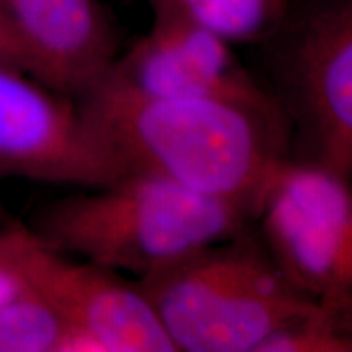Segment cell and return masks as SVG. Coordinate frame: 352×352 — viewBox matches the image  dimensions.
<instances>
[{
	"instance_id": "obj_14",
	"label": "cell",
	"mask_w": 352,
	"mask_h": 352,
	"mask_svg": "<svg viewBox=\"0 0 352 352\" xmlns=\"http://www.w3.org/2000/svg\"><path fill=\"white\" fill-rule=\"evenodd\" d=\"M0 64L12 65V67L25 70L30 74V64L26 59L25 52L21 51L19 41H16L13 33L8 28L2 12H0Z\"/></svg>"
},
{
	"instance_id": "obj_12",
	"label": "cell",
	"mask_w": 352,
	"mask_h": 352,
	"mask_svg": "<svg viewBox=\"0 0 352 352\" xmlns=\"http://www.w3.org/2000/svg\"><path fill=\"white\" fill-rule=\"evenodd\" d=\"M261 352H352V308L316 302L271 336Z\"/></svg>"
},
{
	"instance_id": "obj_3",
	"label": "cell",
	"mask_w": 352,
	"mask_h": 352,
	"mask_svg": "<svg viewBox=\"0 0 352 352\" xmlns=\"http://www.w3.org/2000/svg\"><path fill=\"white\" fill-rule=\"evenodd\" d=\"M176 352H261L315 305L248 230L135 279Z\"/></svg>"
},
{
	"instance_id": "obj_5",
	"label": "cell",
	"mask_w": 352,
	"mask_h": 352,
	"mask_svg": "<svg viewBox=\"0 0 352 352\" xmlns=\"http://www.w3.org/2000/svg\"><path fill=\"white\" fill-rule=\"evenodd\" d=\"M277 67L290 111L318 162L352 182V0H307L290 8Z\"/></svg>"
},
{
	"instance_id": "obj_6",
	"label": "cell",
	"mask_w": 352,
	"mask_h": 352,
	"mask_svg": "<svg viewBox=\"0 0 352 352\" xmlns=\"http://www.w3.org/2000/svg\"><path fill=\"white\" fill-rule=\"evenodd\" d=\"M126 173L77 100L0 64V175L91 189Z\"/></svg>"
},
{
	"instance_id": "obj_7",
	"label": "cell",
	"mask_w": 352,
	"mask_h": 352,
	"mask_svg": "<svg viewBox=\"0 0 352 352\" xmlns=\"http://www.w3.org/2000/svg\"><path fill=\"white\" fill-rule=\"evenodd\" d=\"M0 236L26 284L101 352H176L135 280L57 252L20 223Z\"/></svg>"
},
{
	"instance_id": "obj_15",
	"label": "cell",
	"mask_w": 352,
	"mask_h": 352,
	"mask_svg": "<svg viewBox=\"0 0 352 352\" xmlns=\"http://www.w3.org/2000/svg\"><path fill=\"white\" fill-rule=\"evenodd\" d=\"M2 214H3V210H2V204H0V217H2Z\"/></svg>"
},
{
	"instance_id": "obj_10",
	"label": "cell",
	"mask_w": 352,
	"mask_h": 352,
	"mask_svg": "<svg viewBox=\"0 0 352 352\" xmlns=\"http://www.w3.org/2000/svg\"><path fill=\"white\" fill-rule=\"evenodd\" d=\"M153 19L197 26L236 44L270 41L287 20L290 0H147Z\"/></svg>"
},
{
	"instance_id": "obj_2",
	"label": "cell",
	"mask_w": 352,
	"mask_h": 352,
	"mask_svg": "<svg viewBox=\"0 0 352 352\" xmlns=\"http://www.w3.org/2000/svg\"><path fill=\"white\" fill-rule=\"evenodd\" d=\"M252 219L235 202L129 171L107 186L50 202L32 228L57 252L140 279L248 230Z\"/></svg>"
},
{
	"instance_id": "obj_1",
	"label": "cell",
	"mask_w": 352,
	"mask_h": 352,
	"mask_svg": "<svg viewBox=\"0 0 352 352\" xmlns=\"http://www.w3.org/2000/svg\"><path fill=\"white\" fill-rule=\"evenodd\" d=\"M77 101L127 173L162 176L253 215L285 157L287 131L227 101L144 95L108 76Z\"/></svg>"
},
{
	"instance_id": "obj_13",
	"label": "cell",
	"mask_w": 352,
	"mask_h": 352,
	"mask_svg": "<svg viewBox=\"0 0 352 352\" xmlns=\"http://www.w3.org/2000/svg\"><path fill=\"white\" fill-rule=\"evenodd\" d=\"M26 289H28V284L16 267L15 261L8 254L2 236H0V305L20 296Z\"/></svg>"
},
{
	"instance_id": "obj_8",
	"label": "cell",
	"mask_w": 352,
	"mask_h": 352,
	"mask_svg": "<svg viewBox=\"0 0 352 352\" xmlns=\"http://www.w3.org/2000/svg\"><path fill=\"white\" fill-rule=\"evenodd\" d=\"M107 76L144 95L227 101L287 131L283 104L245 69L232 44L183 21L153 19Z\"/></svg>"
},
{
	"instance_id": "obj_4",
	"label": "cell",
	"mask_w": 352,
	"mask_h": 352,
	"mask_svg": "<svg viewBox=\"0 0 352 352\" xmlns=\"http://www.w3.org/2000/svg\"><path fill=\"white\" fill-rule=\"evenodd\" d=\"M261 240L289 280L320 303L352 308V182L284 157L259 195Z\"/></svg>"
},
{
	"instance_id": "obj_11",
	"label": "cell",
	"mask_w": 352,
	"mask_h": 352,
	"mask_svg": "<svg viewBox=\"0 0 352 352\" xmlns=\"http://www.w3.org/2000/svg\"><path fill=\"white\" fill-rule=\"evenodd\" d=\"M69 324L32 289L0 305V352H64Z\"/></svg>"
},
{
	"instance_id": "obj_9",
	"label": "cell",
	"mask_w": 352,
	"mask_h": 352,
	"mask_svg": "<svg viewBox=\"0 0 352 352\" xmlns=\"http://www.w3.org/2000/svg\"><path fill=\"white\" fill-rule=\"evenodd\" d=\"M30 76L74 100L107 77L120 34L100 0H0Z\"/></svg>"
}]
</instances>
